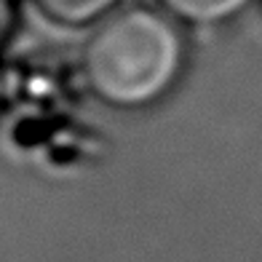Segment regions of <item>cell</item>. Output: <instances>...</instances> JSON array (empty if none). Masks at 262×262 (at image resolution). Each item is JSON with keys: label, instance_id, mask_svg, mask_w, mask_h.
<instances>
[{"label": "cell", "instance_id": "obj_1", "mask_svg": "<svg viewBox=\"0 0 262 262\" xmlns=\"http://www.w3.org/2000/svg\"><path fill=\"white\" fill-rule=\"evenodd\" d=\"M187 64L180 21L163 8L123 6L102 19L83 46L80 70L99 102L147 110L174 91Z\"/></svg>", "mask_w": 262, "mask_h": 262}, {"label": "cell", "instance_id": "obj_2", "mask_svg": "<svg viewBox=\"0 0 262 262\" xmlns=\"http://www.w3.org/2000/svg\"><path fill=\"white\" fill-rule=\"evenodd\" d=\"M166 14L185 25H222L235 19L252 0H158Z\"/></svg>", "mask_w": 262, "mask_h": 262}, {"label": "cell", "instance_id": "obj_3", "mask_svg": "<svg viewBox=\"0 0 262 262\" xmlns=\"http://www.w3.org/2000/svg\"><path fill=\"white\" fill-rule=\"evenodd\" d=\"M35 3L56 25L83 27L107 19L113 11H118L121 0H35Z\"/></svg>", "mask_w": 262, "mask_h": 262}, {"label": "cell", "instance_id": "obj_4", "mask_svg": "<svg viewBox=\"0 0 262 262\" xmlns=\"http://www.w3.org/2000/svg\"><path fill=\"white\" fill-rule=\"evenodd\" d=\"M6 21H8V11H6V3L0 0V32L6 30Z\"/></svg>", "mask_w": 262, "mask_h": 262}]
</instances>
